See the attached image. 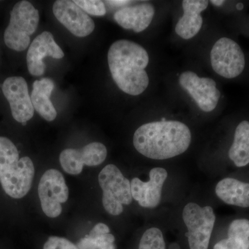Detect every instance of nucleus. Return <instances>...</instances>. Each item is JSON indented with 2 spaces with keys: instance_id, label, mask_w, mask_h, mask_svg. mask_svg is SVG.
I'll list each match as a JSON object with an SVG mask.
<instances>
[{
  "instance_id": "nucleus-1",
  "label": "nucleus",
  "mask_w": 249,
  "mask_h": 249,
  "mask_svg": "<svg viewBox=\"0 0 249 249\" xmlns=\"http://www.w3.org/2000/svg\"><path fill=\"white\" fill-rule=\"evenodd\" d=\"M188 126L178 121H161L142 124L134 134L136 150L149 159L168 160L184 153L191 143Z\"/></svg>"
},
{
  "instance_id": "nucleus-2",
  "label": "nucleus",
  "mask_w": 249,
  "mask_h": 249,
  "mask_svg": "<svg viewBox=\"0 0 249 249\" xmlns=\"http://www.w3.org/2000/svg\"><path fill=\"white\" fill-rule=\"evenodd\" d=\"M107 59L111 76L119 89L132 96L145 91L149 85L145 71L149 55L143 47L132 41H116L109 49Z\"/></svg>"
},
{
  "instance_id": "nucleus-3",
  "label": "nucleus",
  "mask_w": 249,
  "mask_h": 249,
  "mask_svg": "<svg viewBox=\"0 0 249 249\" xmlns=\"http://www.w3.org/2000/svg\"><path fill=\"white\" fill-rule=\"evenodd\" d=\"M35 175L34 163L29 157L19 159L14 142L0 137V183L5 193L14 199L27 196Z\"/></svg>"
},
{
  "instance_id": "nucleus-4",
  "label": "nucleus",
  "mask_w": 249,
  "mask_h": 249,
  "mask_svg": "<svg viewBox=\"0 0 249 249\" xmlns=\"http://www.w3.org/2000/svg\"><path fill=\"white\" fill-rule=\"evenodd\" d=\"M39 12L29 1L16 3L11 12L9 26L5 30V44L12 50L23 52L30 45V36L38 27Z\"/></svg>"
},
{
  "instance_id": "nucleus-5",
  "label": "nucleus",
  "mask_w": 249,
  "mask_h": 249,
  "mask_svg": "<svg viewBox=\"0 0 249 249\" xmlns=\"http://www.w3.org/2000/svg\"><path fill=\"white\" fill-rule=\"evenodd\" d=\"M98 182L103 190V205L111 215H119L124 205L132 203L131 181L115 165H106L98 175Z\"/></svg>"
},
{
  "instance_id": "nucleus-6",
  "label": "nucleus",
  "mask_w": 249,
  "mask_h": 249,
  "mask_svg": "<svg viewBox=\"0 0 249 249\" xmlns=\"http://www.w3.org/2000/svg\"><path fill=\"white\" fill-rule=\"evenodd\" d=\"M183 222L188 229L190 249H208L216 217L211 206L201 207L190 202L183 210Z\"/></svg>"
},
{
  "instance_id": "nucleus-7",
  "label": "nucleus",
  "mask_w": 249,
  "mask_h": 249,
  "mask_svg": "<svg viewBox=\"0 0 249 249\" xmlns=\"http://www.w3.org/2000/svg\"><path fill=\"white\" fill-rule=\"evenodd\" d=\"M211 62L217 74L229 79L238 76L245 70V54L237 42L228 37H222L214 43Z\"/></svg>"
},
{
  "instance_id": "nucleus-8",
  "label": "nucleus",
  "mask_w": 249,
  "mask_h": 249,
  "mask_svg": "<svg viewBox=\"0 0 249 249\" xmlns=\"http://www.w3.org/2000/svg\"><path fill=\"white\" fill-rule=\"evenodd\" d=\"M38 196L42 211L47 217H58L62 213V204L69 197V189L65 178L58 170H47L40 178Z\"/></svg>"
},
{
  "instance_id": "nucleus-9",
  "label": "nucleus",
  "mask_w": 249,
  "mask_h": 249,
  "mask_svg": "<svg viewBox=\"0 0 249 249\" xmlns=\"http://www.w3.org/2000/svg\"><path fill=\"white\" fill-rule=\"evenodd\" d=\"M178 80L201 110L211 112L217 107L221 93L214 80L200 78L193 71H186L181 73Z\"/></svg>"
},
{
  "instance_id": "nucleus-10",
  "label": "nucleus",
  "mask_w": 249,
  "mask_h": 249,
  "mask_svg": "<svg viewBox=\"0 0 249 249\" xmlns=\"http://www.w3.org/2000/svg\"><path fill=\"white\" fill-rule=\"evenodd\" d=\"M106 147L99 142H92L81 149H65L60 153V163L62 169L70 175H79L85 165L96 166L107 157Z\"/></svg>"
},
{
  "instance_id": "nucleus-11",
  "label": "nucleus",
  "mask_w": 249,
  "mask_h": 249,
  "mask_svg": "<svg viewBox=\"0 0 249 249\" xmlns=\"http://www.w3.org/2000/svg\"><path fill=\"white\" fill-rule=\"evenodd\" d=\"M2 91L9 103L15 120L24 124L32 119L34 108L24 78L11 76L6 78L2 85Z\"/></svg>"
},
{
  "instance_id": "nucleus-12",
  "label": "nucleus",
  "mask_w": 249,
  "mask_h": 249,
  "mask_svg": "<svg viewBox=\"0 0 249 249\" xmlns=\"http://www.w3.org/2000/svg\"><path fill=\"white\" fill-rule=\"evenodd\" d=\"M53 12L59 22L77 37H86L94 30L93 19L73 1H55Z\"/></svg>"
},
{
  "instance_id": "nucleus-13",
  "label": "nucleus",
  "mask_w": 249,
  "mask_h": 249,
  "mask_svg": "<svg viewBox=\"0 0 249 249\" xmlns=\"http://www.w3.org/2000/svg\"><path fill=\"white\" fill-rule=\"evenodd\" d=\"M47 56L61 59L65 53L54 40L52 33L44 31L34 39L28 49L27 63L31 75L40 76L45 73L46 66L43 60Z\"/></svg>"
},
{
  "instance_id": "nucleus-14",
  "label": "nucleus",
  "mask_w": 249,
  "mask_h": 249,
  "mask_svg": "<svg viewBox=\"0 0 249 249\" xmlns=\"http://www.w3.org/2000/svg\"><path fill=\"white\" fill-rule=\"evenodd\" d=\"M149 175L150 179L147 182L137 178L131 181L132 196L142 207L155 209L161 201L162 188L168 178V172L163 168H154Z\"/></svg>"
},
{
  "instance_id": "nucleus-15",
  "label": "nucleus",
  "mask_w": 249,
  "mask_h": 249,
  "mask_svg": "<svg viewBox=\"0 0 249 249\" xmlns=\"http://www.w3.org/2000/svg\"><path fill=\"white\" fill-rule=\"evenodd\" d=\"M206 0H184L182 2L183 15L175 27L178 35L185 40H189L201 30L203 18L201 13L207 9Z\"/></svg>"
},
{
  "instance_id": "nucleus-16",
  "label": "nucleus",
  "mask_w": 249,
  "mask_h": 249,
  "mask_svg": "<svg viewBox=\"0 0 249 249\" xmlns=\"http://www.w3.org/2000/svg\"><path fill=\"white\" fill-rule=\"evenodd\" d=\"M155 14L153 5L142 3L119 10L114 18L116 22L124 29H132L134 32L140 33L151 24Z\"/></svg>"
},
{
  "instance_id": "nucleus-17",
  "label": "nucleus",
  "mask_w": 249,
  "mask_h": 249,
  "mask_svg": "<svg viewBox=\"0 0 249 249\" xmlns=\"http://www.w3.org/2000/svg\"><path fill=\"white\" fill-rule=\"evenodd\" d=\"M55 88V83L48 78L36 80L33 84L31 99L34 109L46 121L55 120L57 111L50 101V96Z\"/></svg>"
},
{
  "instance_id": "nucleus-18",
  "label": "nucleus",
  "mask_w": 249,
  "mask_h": 249,
  "mask_svg": "<svg viewBox=\"0 0 249 249\" xmlns=\"http://www.w3.org/2000/svg\"><path fill=\"white\" fill-rule=\"evenodd\" d=\"M215 193L224 203L242 208L249 207V183L233 178H225L218 182Z\"/></svg>"
},
{
  "instance_id": "nucleus-19",
  "label": "nucleus",
  "mask_w": 249,
  "mask_h": 249,
  "mask_svg": "<svg viewBox=\"0 0 249 249\" xmlns=\"http://www.w3.org/2000/svg\"><path fill=\"white\" fill-rule=\"evenodd\" d=\"M229 157L237 167L249 164V122L243 121L237 125Z\"/></svg>"
},
{
  "instance_id": "nucleus-20",
  "label": "nucleus",
  "mask_w": 249,
  "mask_h": 249,
  "mask_svg": "<svg viewBox=\"0 0 249 249\" xmlns=\"http://www.w3.org/2000/svg\"><path fill=\"white\" fill-rule=\"evenodd\" d=\"M115 237L111 234L97 236L86 235L80 240L78 249H115Z\"/></svg>"
},
{
  "instance_id": "nucleus-21",
  "label": "nucleus",
  "mask_w": 249,
  "mask_h": 249,
  "mask_svg": "<svg viewBox=\"0 0 249 249\" xmlns=\"http://www.w3.org/2000/svg\"><path fill=\"white\" fill-rule=\"evenodd\" d=\"M139 249H165L161 231L155 227L147 229L141 239Z\"/></svg>"
},
{
  "instance_id": "nucleus-22",
  "label": "nucleus",
  "mask_w": 249,
  "mask_h": 249,
  "mask_svg": "<svg viewBox=\"0 0 249 249\" xmlns=\"http://www.w3.org/2000/svg\"><path fill=\"white\" fill-rule=\"evenodd\" d=\"M228 237L249 239V220L240 219L232 221L229 227Z\"/></svg>"
},
{
  "instance_id": "nucleus-23",
  "label": "nucleus",
  "mask_w": 249,
  "mask_h": 249,
  "mask_svg": "<svg viewBox=\"0 0 249 249\" xmlns=\"http://www.w3.org/2000/svg\"><path fill=\"white\" fill-rule=\"evenodd\" d=\"M76 3L86 14L96 16H103L106 14V6L99 0H76Z\"/></svg>"
},
{
  "instance_id": "nucleus-24",
  "label": "nucleus",
  "mask_w": 249,
  "mask_h": 249,
  "mask_svg": "<svg viewBox=\"0 0 249 249\" xmlns=\"http://www.w3.org/2000/svg\"><path fill=\"white\" fill-rule=\"evenodd\" d=\"M249 239L235 238L228 237L219 241L214 246V249H249Z\"/></svg>"
},
{
  "instance_id": "nucleus-25",
  "label": "nucleus",
  "mask_w": 249,
  "mask_h": 249,
  "mask_svg": "<svg viewBox=\"0 0 249 249\" xmlns=\"http://www.w3.org/2000/svg\"><path fill=\"white\" fill-rule=\"evenodd\" d=\"M43 249H78L67 239L63 237H50L44 245Z\"/></svg>"
},
{
  "instance_id": "nucleus-26",
  "label": "nucleus",
  "mask_w": 249,
  "mask_h": 249,
  "mask_svg": "<svg viewBox=\"0 0 249 249\" xmlns=\"http://www.w3.org/2000/svg\"><path fill=\"white\" fill-rule=\"evenodd\" d=\"M110 232L109 228L107 227L106 224H103V223H99L96 224L94 227L93 228L92 230L89 232L90 236H97L101 235H106V234H109Z\"/></svg>"
},
{
  "instance_id": "nucleus-27",
  "label": "nucleus",
  "mask_w": 249,
  "mask_h": 249,
  "mask_svg": "<svg viewBox=\"0 0 249 249\" xmlns=\"http://www.w3.org/2000/svg\"><path fill=\"white\" fill-rule=\"evenodd\" d=\"M106 2L108 4L113 5V6H122L124 5L129 4L131 1H126V0H111V1H107Z\"/></svg>"
},
{
  "instance_id": "nucleus-28",
  "label": "nucleus",
  "mask_w": 249,
  "mask_h": 249,
  "mask_svg": "<svg viewBox=\"0 0 249 249\" xmlns=\"http://www.w3.org/2000/svg\"><path fill=\"white\" fill-rule=\"evenodd\" d=\"M211 3H212L214 6H220L224 4V1H222V0H211Z\"/></svg>"
},
{
  "instance_id": "nucleus-29",
  "label": "nucleus",
  "mask_w": 249,
  "mask_h": 249,
  "mask_svg": "<svg viewBox=\"0 0 249 249\" xmlns=\"http://www.w3.org/2000/svg\"><path fill=\"white\" fill-rule=\"evenodd\" d=\"M170 249H180L179 246L177 245V244H173L170 246Z\"/></svg>"
},
{
  "instance_id": "nucleus-30",
  "label": "nucleus",
  "mask_w": 249,
  "mask_h": 249,
  "mask_svg": "<svg viewBox=\"0 0 249 249\" xmlns=\"http://www.w3.org/2000/svg\"><path fill=\"white\" fill-rule=\"evenodd\" d=\"M244 6L242 4H238L237 5V9L238 10H242Z\"/></svg>"
}]
</instances>
